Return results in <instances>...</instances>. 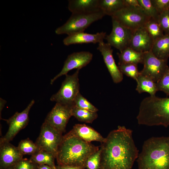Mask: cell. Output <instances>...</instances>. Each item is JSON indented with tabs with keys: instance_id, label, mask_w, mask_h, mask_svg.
Segmentation results:
<instances>
[{
	"instance_id": "cell-1",
	"label": "cell",
	"mask_w": 169,
	"mask_h": 169,
	"mask_svg": "<svg viewBox=\"0 0 169 169\" xmlns=\"http://www.w3.org/2000/svg\"><path fill=\"white\" fill-rule=\"evenodd\" d=\"M100 149V169H132L139 154L132 131L124 126L111 131Z\"/></svg>"
},
{
	"instance_id": "cell-2",
	"label": "cell",
	"mask_w": 169,
	"mask_h": 169,
	"mask_svg": "<svg viewBox=\"0 0 169 169\" xmlns=\"http://www.w3.org/2000/svg\"><path fill=\"white\" fill-rule=\"evenodd\" d=\"M98 146L69 132L63 136L56 157L58 165L86 168L88 158L99 150Z\"/></svg>"
},
{
	"instance_id": "cell-3",
	"label": "cell",
	"mask_w": 169,
	"mask_h": 169,
	"mask_svg": "<svg viewBox=\"0 0 169 169\" xmlns=\"http://www.w3.org/2000/svg\"><path fill=\"white\" fill-rule=\"evenodd\" d=\"M136 160L138 169H169V136L146 140Z\"/></svg>"
},
{
	"instance_id": "cell-4",
	"label": "cell",
	"mask_w": 169,
	"mask_h": 169,
	"mask_svg": "<svg viewBox=\"0 0 169 169\" xmlns=\"http://www.w3.org/2000/svg\"><path fill=\"white\" fill-rule=\"evenodd\" d=\"M138 123L148 126H169V98L156 95L143 99L136 117Z\"/></svg>"
},
{
	"instance_id": "cell-5",
	"label": "cell",
	"mask_w": 169,
	"mask_h": 169,
	"mask_svg": "<svg viewBox=\"0 0 169 169\" xmlns=\"http://www.w3.org/2000/svg\"><path fill=\"white\" fill-rule=\"evenodd\" d=\"M105 15L101 10L87 13H74L63 25L57 28V34H72L83 32L93 23L102 19Z\"/></svg>"
},
{
	"instance_id": "cell-6",
	"label": "cell",
	"mask_w": 169,
	"mask_h": 169,
	"mask_svg": "<svg viewBox=\"0 0 169 169\" xmlns=\"http://www.w3.org/2000/svg\"><path fill=\"white\" fill-rule=\"evenodd\" d=\"M121 25L134 31L144 27L151 18L142 9L126 5L112 17Z\"/></svg>"
},
{
	"instance_id": "cell-7",
	"label": "cell",
	"mask_w": 169,
	"mask_h": 169,
	"mask_svg": "<svg viewBox=\"0 0 169 169\" xmlns=\"http://www.w3.org/2000/svg\"><path fill=\"white\" fill-rule=\"evenodd\" d=\"M79 70L77 69L72 75H65L59 90L51 96V101L70 107L73 105L75 99L79 92L78 77Z\"/></svg>"
},
{
	"instance_id": "cell-8",
	"label": "cell",
	"mask_w": 169,
	"mask_h": 169,
	"mask_svg": "<svg viewBox=\"0 0 169 169\" xmlns=\"http://www.w3.org/2000/svg\"><path fill=\"white\" fill-rule=\"evenodd\" d=\"M63 136L62 133L44 121L35 143L39 150L51 153L56 157Z\"/></svg>"
},
{
	"instance_id": "cell-9",
	"label": "cell",
	"mask_w": 169,
	"mask_h": 169,
	"mask_svg": "<svg viewBox=\"0 0 169 169\" xmlns=\"http://www.w3.org/2000/svg\"><path fill=\"white\" fill-rule=\"evenodd\" d=\"M168 60H162L156 58L149 51L144 53V67L140 74L147 77L156 83L163 76L168 67Z\"/></svg>"
},
{
	"instance_id": "cell-10",
	"label": "cell",
	"mask_w": 169,
	"mask_h": 169,
	"mask_svg": "<svg viewBox=\"0 0 169 169\" xmlns=\"http://www.w3.org/2000/svg\"><path fill=\"white\" fill-rule=\"evenodd\" d=\"M34 103V100H32L22 111L16 112L9 119H3L8 124V129L5 135L1 138L0 142H9L20 131L26 126L29 120V112Z\"/></svg>"
},
{
	"instance_id": "cell-11",
	"label": "cell",
	"mask_w": 169,
	"mask_h": 169,
	"mask_svg": "<svg viewBox=\"0 0 169 169\" xmlns=\"http://www.w3.org/2000/svg\"><path fill=\"white\" fill-rule=\"evenodd\" d=\"M112 19V30L105 39L108 44L121 52L129 47L134 31L123 26L114 19Z\"/></svg>"
},
{
	"instance_id": "cell-12",
	"label": "cell",
	"mask_w": 169,
	"mask_h": 169,
	"mask_svg": "<svg viewBox=\"0 0 169 169\" xmlns=\"http://www.w3.org/2000/svg\"><path fill=\"white\" fill-rule=\"evenodd\" d=\"M71 107L56 103L44 121L62 134L65 131L69 118L72 116Z\"/></svg>"
},
{
	"instance_id": "cell-13",
	"label": "cell",
	"mask_w": 169,
	"mask_h": 169,
	"mask_svg": "<svg viewBox=\"0 0 169 169\" xmlns=\"http://www.w3.org/2000/svg\"><path fill=\"white\" fill-rule=\"evenodd\" d=\"M93 54L89 52L81 51L74 53L69 55L65 61L61 71L51 79L52 84L58 78L66 75L70 70L74 69H80L85 66L92 60Z\"/></svg>"
},
{
	"instance_id": "cell-14",
	"label": "cell",
	"mask_w": 169,
	"mask_h": 169,
	"mask_svg": "<svg viewBox=\"0 0 169 169\" xmlns=\"http://www.w3.org/2000/svg\"><path fill=\"white\" fill-rule=\"evenodd\" d=\"M97 49L102 55L104 62L114 82L118 83L121 82L123 79V74L115 63L111 46L103 41L99 43Z\"/></svg>"
},
{
	"instance_id": "cell-15",
	"label": "cell",
	"mask_w": 169,
	"mask_h": 169,
	"mask_svg": "<svg viewBox=\"0 0 169 169\" xmlns=\"http://www.w3.org/2000/svg\"><path fill=\"white\" fill-rule=\"evenodd\" d=\"M23 155L17 147L9 142H0V166L6 169L23 158Z\"/></svg>"
},
{
	"instance_id": "cell-16",
	"label": "cell",
	"mask_w": 169,
	"mask_h": 169,
	"mask_svg": "<svg viewBox=\"0 0 169 169\" xmlns=\"http://www.w3.org/2000/svg\"><path fill=\"white\" fill-rule=\"evenodd\" d=\"M154 42L144 27L133 32L129 47L137 52L145 53L151 51Z\"/></svg>"
},
{
	"instance_id": "cell-17",
	"label": "cell",
	"mask_w": 169,
	"mask_h": 169,
	"mask_svg": "<svg viewBox=\"0 0 169 169\" xmlns=\"http://www.w3.org/2000/svg\"><path fill=\"white\" fill-rule=\"evenodd\" d=\"M106 33L102 32L95 34H90L83 32L72 34L64 39V44L66 46L73 44L100 43L103 41Z\"/></svg>"
},
{
	"instance_id": "cell-18",
	"label": "cell",
	"mask_w": 169,
	"mask_h": 169,
	"mask_svg": "<svg viewBox=\"0 0 169 169\" xmlns=\"http://www.w3.org/2000/svg\"><path fill=\"white\" fill-rule=\"evenodd\" d=\"M69 133L89 143L96 141L101 143L105 139L93 128L85 124L75 125Z\"/></svg>"
},
{
	"instance_id": "cell-19",
	"label": "cell",
	"mask_w": 169,
	"mask_h": 169,
	"mask_svg": "<svg viewBox=\"0 0 169 169\" xmlns=\"http://www.w3.org/2000/svg\"><path fill=\"white\" fill-rule=\"evenodd\" d=\"M68 7L72 13H90L100 10L99 0H70Z\"/></svg>"
},
{
	"instance_id": "cell-20",
	"label": "cell",
	"mask_w": 169,
	"mask_h": 169,
	"mask_svg": "<svg viewBox=\"0 0 169 169\" xmlns=\"http://www.w3.org/2000/svg\"><path fill=\"white\" fill-rule=\"evenodd\" d=\"M151 51L158 59L168 60L169 57V34H164L154 41Z\"/></svg>"
},
{
	"instance_id": "cell-21",
	"label": "cell",
	"mask_w": 169,
	"mask_h": 169,
	"mask_svg": "<svg viewBox=\"0 0 169 169\" xmlns=\"http://www.w3.org/2000/svg\"><path fill=\"white\" fill-rule=\"evenodd\" d=\"M144 54V53L137 52L128 47L117 53L119 59L118 65L127 63L137 65L139 63L143 64Z\"/></svg>"
},
{
	"instance_id": "cell-22",
	"label": "cell",
	"mask_w": 169,
	"mask_h": 169,
	"mask_svg": "<svg viewBox=\"0 0 169 169\" xmlns=\"http://www.w3.org/2000/svg\"><path fill=\"white\" fill-rule=\"evenodd\" d=\"M125 5L124 0H99L100 10L111 17Z\"/></svg>"
},
{
	"instance_id": "cell-23",
	"label": "cell",
	"mask_w": 169,
	"mask_h": 169,
	"mask_svg": "<svg viewBox=\"0 0 169 169\" xmlns=\"http://www.w3.org/2000/svg\"><path fill=\"white\" fill-rule=\"evenodd\" d=\"M136 81L137 83L136 90L139 93L147 92L151 96H153L158 91L156 83L147 77L140 74Z\"/></svg>"
},
{
	"instance_id": "cell-24",
	"label": "cell",
	"mask_w": 169,
	"mask_h": 169,
	"mask_svg": "<svg viewBox=\"0 0 169 169\" xmlns=\"http://www.w3.org/2000/svg\"><path fill=\"white\" fill-rule=\"evenodd\" d=\"M55 159V156L51 153L39 150L31 155L29 159L38 165H47L57 169L54 163Z\"/></svg>"
},
{
	"instance_id": "cell-25",
	"label": "cell",
	"mask_w": 169,
	"mask_h": 169,
	"mask_svg": "<svg viewBox=\"0 0 169 169\" xmlns=\"http://www.w3.org/2000/svg\"><path fill=\"white\" fill-rule=\"evenodd\" d=\"M72 115L79 121L92 123L98 117L96 112L79 108L73 106L71 107Z\"/></svg>"
},
{
	"instance_id": "cell-26",
	"label": "cell",
	"mask_w": 169,
	"mask_h": 169,
	"mask_svg": "<svg viewBox=\"0 0 169 169\" xmlns=\"http://www.w3.org/2000/svg\"><path fill=\"white\" fill-rule=\"evenodd\" d=\"M144 27L154 41L164 34L157 20L152 18H151L146 23Z\"/></svg>"
},
{
	"instance_id": "cell-27",
	"label": "cell",
	"mask_w": 169,
	"mask_h": 169,
	"mask_svg": "<svg viewBox=\"0 0 169 169\" xmlns=\"http://www.w3.org/2000/svg\"><path fill=\"white\" fill-rule=\"evenodd\" d=\"M17 147L23 155L31 156L39 150L35 142L34 143L29 138L21 140Z\"/></svg>"
},
{
	"instance_id": "cell-28",
	"label": "cell",
	"mask_w": 169,
	"mask_h": 169,
	"mask_svg": "<svg viewBox=\"0 0 169 169\" xmlns=\"http://www.w3.org/2000/svg\"><path fill=\"white\" fill-rule=\"evenodd\" d=\"M118 67L123 74L131 77L136 80L140 74L136 64L131 63L124 64L118 65Z\"/></svg>"
},
{
	"instance_id": "cell-29",
	"label": "cell",
	"mask_w": 169,
	"mask_h": 169,
	"mask_svg": "<svg viewBox=\"0 0 169 169\" xmlns=\"http://www.w3.org/2000/svg\"><path fill=\"white\" fill-rule=\"evenodd\" d=\"M77 108L97 112L98 109L84 97L79 92L74 102L73 105Z\"/></svg>"
},
{
	"instance_id": "cell-30",
	"label": "cell",
	"mask_w": 169,
	"mask_h": 169,
	"mask_svg": "<svg viewBox=\"0 0 169 169\" xmlns=\"http://www.w3.org/2000/svg\"><path fill=\"white\" fill-rule=\"evenodd\" d=\"M146 14L154 19H157L159 13L152 4L151 0H137Z\"/></svg>"
},
{
	"instance_id": "cell-31",
	"label": "cell",
	"mask_w": 169,
	"mask_h": 169,
	"mask_svg": "<svg viewBox=\"0 0 169 169\" xmlns=\"http://www.w3.org/2000/svg\"><path fill=\"white\" fill-rule=\"evenodd\" d=\"M101 150L100 148L87 159L86 164L87 169H100Z\"/></svg>"
},
{
	"instance_id": "cell-32",
	"label": "cell",
	"mask_w": 169,
	"mask_h": 169,
	"mask_svg": "<svg viewBox=\"0 0 169 169\" xmlns=\"http://www.w3.org/2000/svg\"><path fill=\"white\" fill-rule=\"evenodd\" d=\"M157 90L161 91L169 95V68L160 79L156 83Z\"/></svg>"
},
{
	"instance_id": "cell-33",
	"label": "cell",
	"mask_w": 169,
	"mask_h": 169,
	"mask_svg": "<svg viewBox=\"0 0 169 169\" xmlns=\"http://www.w3.org/2000/svg\"><path fill=\"white\" fill-rule=\"evenodd\" d=\"M157 21L164 34H169V10L160 13Z\"/></svg>"
},
{
	"instance_id": "cell-34",
	"label": "cell",
	"mask_w": 169,
	"mask_h": 169,
	"mask_svg": "<svg viewBox=\"0 0 169 169\" xmlns=\"http://www.w3.org/2000/svg\"><path fill=\"white\" fill-rule=\"evenodd\" d=\"M38 165L29 159L23 158L12 166L13 169H35Z\"/></svg>"
},
{
	"instance_id": "cell-35",
	"label": "cell",
	"mask_w": 169,
	"mask_h": 169,
	"mask_svg": "<svg viewBox=\"0 0 169 169\" xmlns=\"http://www.w3.org/2000/svg\"><path fill=\"white\" fill-rule=\"evenodd\" d=\"M159 14L169 10V0H151Z\"/></svg>"
},
{
	"instance_id": "cell-36",
	"label": "cell",
	"mask_w": 169,
	"mask_h": 169,
	"mask_svg": "<svg viewBox=\"0 0 169 169\" xmlns=\"http://www.w3.org/2000/svg\"><path fill=\"white\" fill-rule=\"evenodd\" d=\"M124 1L125 5L142 9L137 0H124Z\"/></svg>"
},
{
	"instance_id": "cell-37",
	"label": "cell",
	"mask_w": 169,
	"mask_h": 169,
	"mask_svg": "<svg viewBox=\"0 0 169 169\" xmlns=\"http://www.w3.org/2000/svg\"><path fill=\"white\" fill-rule=\"evenodd\" d=\"M56 167L57 169H82L79 167L69 166L58 165Z\"/></svg>"
},
{
	"instance_id": "cell-38",
	"label": "cell",
	"mask_w": 169,
	"mask_h": 169,
	"mask_svg": "<svg viewBox=\"0 0 169 169\" xmlns=\"http://www.w3.org/2000/svg\"><path fill=\"white\" fill-rule=\"evenodd\" d=\"M35 169H55L49 166L45 165H38Z\"/></svg>"
},
{
	"instance_id": "cell-39",
	"label": "cell",
	"mask_w": 169,
	"mask_h": 169,
	"mask_svg": "<svg viewBox=\"0 0 169 169\" xmlns=\"http://www.w3.org/2000/svg\"><path fill=\"white\" fill-rule=\"evenodd\" d=\"M6 103V101L3 100V99L0 98V118H1V112L3 110L4 105Z\"/></svg>"
},
{
	"instance_id": "cell-40",
	"label": "cell",
	"mask_w": 169,
	"mask_h": 169,
	"mask_svg": "<svg viewBox=\"0 0 169 169\" xmlns=\"http://www.w3.org/2000/svg\"><path fill=\"white\" fill-rule=\"evenodd\" d=\"M6 169H13V166H12V167H8V168H7Z\"/></svg>"
}]
</instances>
